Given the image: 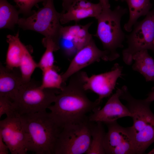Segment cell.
Instances as JSON below:
<instances>
[{"label": "cell", "instance_id": "6da1fadb", "mask_svg": "<svg viewBox=\"0 0 154 154\" xmlns=\"http://www.w3.org/2000/svg\"><path fill=\"white\" fill-rule=\"evenodd\" d=\"M88 76L80 70L72 75L66 85L57 95L53 105L48 108L50 114L61 128L78 123L88 118L87 114L100 108L102 102L91 100L84 86Z\"/></svg>", "mask_w": 154, "mask_h": 154}, {"label": "cell", "instance_id": "7a4b0ae2", "mask_svg": "<svg viewBox=\"0 0 154 154\" xmlns=\"http://www.w3.org/2000/svg\"><path fill=\"white\" fill-rule=\"evenodd\" d=\"M19 116L28 137V151L36 154H54L62 129L49 113L44 111Z\"/></svg>", "mask_w": 154, "mask_h": 154}, {"label": "cell", "instance_id": "3957f363", "mask_svg": "<svg viewBox=\"0 0 154 154\" xmlns=\"http://www.w3.org/2000/svg\"><path fill=\"white\" fill-rule=\"evenodd\" d=\"M120 99L125 100L132 114L133 125L130 127L136 147V154L144 153L154 142V114L150 106L151 102L134 98L126 86L121 88Z\"/></svg>", "mask_w": 154, "mask_h": 154}, {"label": "cell", "instance_id": "277c9868", "mask_svg": "<svg viewBox=\"0 0 154 154\" xmlns=\"http://www.w3.org/2000/svg\"><path fill=\"white\" fill-rule=\"evenodd\" d=\"M127 11L126 9L118 6L113 10L110 8L103 9L95 18L98 24L94 36L102 43L104 50L108 54L109 61L118 58L119 55L117 50L123 47L125 35L121 28V21Z\"/></svg>", "mask_w": 154, "mask_h": 154}, {"label": "cell", "instance_id": "5b68a950", "mask_svg": "<svg viewBox=\"0 0 154 154\" xmlns=\"http://www.w3.org/2000/svg\"><path fill=\"white\" fill-rule=\"evenodd\" d=\"M61 13L56 10L54 0H47L43 7L27 17L20 18L18 26L23 30L36 32L59 46L63 27L60 21ZM60 47V46H59Z\"/></svg>", "mask_w": 154, "mask_h": 154}, {"label": "cell", "instance_id": "8992f818", "mask_svg": "<svg viewBox=\"0 0 154 154\" xmlns=\"http://www.w3.org/2000/svg\"><path fill=\"white\" fill-rule=\"evenodd\" d=\"M38 84L31 80L19 89L13 102L19 116L46 111L60 91L56 89H42Z\"/></svg>", "mask_w": 154, "mask_h": 154}, {"label": "cell", "instance_id": "52a82bcc", "mask_svg": "<svg viewBox=\"0 0 154 154\" xmlns=\"http://www.w3.org/2000/svg\"><path fill=\"white\" fill-rule=\"evenodd\" d=\"M92 123L88 118L64 127L56 143L54 154L86 153L91 141Z\"/></svg>", "mask_w": 154, "mask_h": 154}, {"label": "cell", "instance_id": "ba28073f", "mask_svg": "<svg viewBox=\"0 0 154 154\" xmlns=\"http://www.w3.org/2000/svg\"><path fill=\"white\" fill-rule=\"evenodd\" d=\"M127 36V47L122 51L123 59L127 65L133 62V56L143 50H154V10L150 11L142 21L134 25Z\"/></svg>", "mask_w": 154, "mask_h": 154}, {"label": "cell", "instance_id": "9c48e42d", "mask_svg": "<svg viewBox=\"0 0 154 154\" xmlns=\"http://www.w3.org/2000/svg\"><path fill=\"white\" fill-rule=\"evenodd\" d=\"M108 128L104 145L106 154H136L130 127H123L117 121L105 123Z\"/></svg>", "mask_w": 154, "mask_h": 154}, {"label": "cell", "instance_id": "30bf717a", "mask_svg": "<svg viewBox=\"0 0 154 154\" xmlns=\"http://www.w3.org/2000/svg\"><path fill=\"white\" fill-rule=\"evenodd\" d=\"M0 135L11 154L27 153L28 137L20 116L6 117L1 120Z\"/></svg>", "mask_w": 154, "mask_h": 154}, {"label": "cell", "instance_id": "8fae6325", "mask_svg": "<svg viewBox=\"0 0 154 154\" xmlns=\"http://www.w3.org/2000/svg\"><path fill=\"white\" fill-rule=\"evenodd\" d=\"M101 59L109 61L108 54L106 50L99 49L92 38L77 52L66 70L61 75L63 83L74 74Z\"/></svg>", "mask_w": 154, "mask_h": 154}, {"label": "cell", "instance_id": "7c38bea8", "mask_svg": "<svg viewBox=\"0 0 154 154\" xmlns=\"http://www.w3.org/2000/svg\"><path fill=\"white\" fill-rule=\"evenodd\" d=\"M122 67L116 63L110 71L88 77L84 85V89L98 94V100L102 102L103 99L112 93L117 80L122 75Z\"/></svg>", "mask_w": 154, "mask_h": 154}, {"label": "cell", "instance_id": "4fadbf2b", "mask_svg": "<svg viewBox=\"0 0 154 154\" xmlns=\"http://www.w3.org/2000/svg\"><path fill=\"white\" fill-rule=\"evenodd\" d=\"M122 92L121 88H118L116 92L108 100L102 108L94 110L88 117L92 122L100 121L104 123L117 121L124 117H131L132 114L126 106L123 104L120 100Z\"/></svg>", "mask_w": 154, "mask_h": 154}, {"label": "cell", "instance_id": "5bb4252c", "mask_svg": "<svg viewBox=\"0 0 154 154\" xmlns=\"http://www.w3.org/2000/svg\"><path fill=\"white\" fill-rule=\"evenodd\" d=\"M102 10L99 3H94L88 0H78L71 5L67 12L61 13L60 21L62 24H64L72 21L77 23L88 17L96 18Z\"/></svg>", "mask_w": 154, "mask_h": 154}, {"label": "cell", "instance_id": "9a60e30c", "mask_svg": "<svg viewBox=\"0 0 154 154\" xmlns=\"http://www.w3.org/2000/svg\"><path fill=\"white\" fill-rule=\"evenodd\" d=\"M18 68L13 69L0 65V96L14 102L21 86L25 83Z\"/></svg>", "mask_w": 154, "mask_h": 154}, {"label": "cell", "instance_id": "2e32d148", "mask_svg": "<svg viewBox=\"0 0 154 154\" xmlns=\"http://www.w3.org/2000/svg\"><path fill=\"white\" fill-rule=\"evenodd\" d=\"M92 22L84 25L76 24L62 28L60 38L70 42L78 51L86 44L92 38L88 29Z\"/></svg>", "mask_w": 154, "mask_h": 154}, {"label": "cell", "instance_id": "e0dca14e", "mask_svg": "<svg viewBox=\"0 0 154 154\" xmlns=\"http://www.w3.org/2000/svg\"><path fill=\"white\" fill-rule=\"evenodd\" d=\"M9 45L6 59V67L13 69L19 68L26 46L21 42L19 32L15 35H9L7 36Z\"/></svg>", "mask_w": 154, "mask_h": 154}, {"label": "cell", "instance_id": "ac0fdd59", "mask_svg": "<svg viewBox=\"0 0 154 154\" xmlns=\"http://www.w3.org/2000/svg\"><path fill=\"white\" fill-rule=\"evenodd\" d=\"M134 63L132 69L142 75L147 82L152 81L154 78V59L147 50H141L133 56Z\"/></svg>", "mask_w": 154, "mask_h": 154}, {"label": "cell", "instance_id": "d6986e66", "mask_svg": "<svg viewBox=\"0 0 154 154\" xmlns=\"http://www.w3.org/2000/svg\"><path fill=\"white\" fill-rule=\"evenodd\" d=\"M127 2L129 11V18L124 25L125 30L131 32L132 27L140 17L146 15L150 11L152 5L150 0H124Z\"/></svg>", "mask_w": 154, "mask_h": 154}, {"label": "cell", "instance_id": "ffe728a7", "mask_svg": "<svg viewBox=\"0 0 154 154\" xmlns=\"http://www.w3.org/2000/svg\"><path fill=\"white\" fill-rule=\"evenodd\" d=\"M105 132L103 123L92 122L91 141L86 154H105L104 143Z\"/></svg>", "mask_w": 154, "mask_h": 154}, {"label": "cell", "instance_id": "44dd1931", "mask_svg": "<svg viewBox=\"0 0 154 154\" xmlns=\"http://www.w3.org/2000/svg\"><path fill=\"white\" fill-rule=\"evenodd\" d=\"M20 13L7 0H0V28L13 29L17 24Z\"/></svg>", "mask_w": 154, "mask_h": 154}, {"label": "cell", "instance_id": "7402d4cb", "mask_svg": "<svg viewBox=\"0 0 154 154\" xmlns=\"http://www.w3.org/2000/svg\"><path fill=\"white\" fill-rule=\"evenodd\" d=\"M63 83L61 75L54 67L42 72V82L40 87L42 89H56L61 90L64 85Z\"/></svg>", "mask_w": 154, "mask_h": 154}, {"label": "cell", "instance_id": "603a6c76", "mask_svg": "<svg viewBox=\"0 0 154 154\" xmlns=\"http://www.w3.org/2000/svg\"><path fill=\"white\" fill-rule=\"evenodd\" d=\"M38 63L34 60L29 51L26 47L21 59L19 68L23 82L30 81L31 76L36 68Z\"/></svg>", "mask_w": 154, "mask_h": 154}, {"label": "cell", "instance_id": "cb8c5ba5", "mask_svg": "<svg viewBox=\"0 0 154 154\" xmlns=\"http://www.w3.org/2000/svg\"><path fill=\"white\" fill-rule=\"evenodd\" d=\"M46 50L38 63L39 68L42 72L48 69L54 67V58L53 52L58 50L53 45L46 44L44 45Z\"/></svg>", "mask_w": 154, "mask_h": 154}, {"label": "cell", "instance_id": "d4e9b609", "mask_svg": "<svg viewBox=\"0 0 154 154\" xmlns=\"http://www.w3.org/2000/svg\"><path fill=\"white\" fill-rule=\"evenodd\" d=\"M4 114L7 117L19 116L14 102L7 97L0 96V117Z\"/></svg>", "mask_w": 154, "mask_h": 154}, {"label": "cell", "instance_id": "484cf974", "mask_svg": "<svg viewBox=\"0 0 154 154\" xmlns=\"http://www.w3.org/2000/svg\"><path fill=\"white\" fill-rule=\"evenodd\" d=\"M19 9L20 13L29 16L33 13L31 9L37 3L40 2L45 3L47 0H13Z\"/></svg>", "mask_w": 154, "mask_h": 154}, {"label": "cell", "instance_id": "4316f807", "mask_svg": "<svg viewBox=\"0 0 154 154\" xmlns=\"http://www.w3.org/2000/svg\"><path fill=\"white\" fill-rule=\"evenodd\" d=\"M63 10L62 13H64L67 11L71 5L78 0H62Z\"/></svg>", "mask_w": 154, "mask_h": 154}, {"label": "cell", "instance_id": "83f0119b", "mask_svg": "<svg viewBox=\"0 0 154 154\" xmlns=\"http://www.w3.org/2000/svg\"><path fill=\"white\" fill-rule=\"evenodd\" d=\"M9 149L4 142L1 136L0 135V154H8Z\"/></svg>", "mask_w": 154, "mask_h": 154}, {"label": "cell", "instance_id": "f1b7e54d", "mask_svg": "<svg viewBox=\"0 0 154 154\" xmlns=\"http://www.w3.org/2000/svg\"><path fill=\"white\" fill-rule=\"evenodd\" d=\"M99 3L101 5L103 9H106L110 8V5L109 0H99Z\"/></svg>", "mask_w": 154, "mask_h": 154}, {"label": "cell", "instance_id": "f546056e", "mask_svg": "<svg viewBox=\"0 0 154 154\" xmlns=\"http://www.w3.org/2000/svg\"><path fill=\"white\" fill-rule=\"evenodd\" d=\"M145 99L147 101L151 102L154 101V88L148 94L147 97Z\"/></svg>", "mask_w": 154, "mask_h": 154}, {"label": "cell", "instance_id": "4dcf8cb0", "mask_svg": "<svg viewBox=\"0 0 154 154\" xmlns=\"http://www.w3.org/2000/svg\"><path fill=\"white\" fill-rule=\"evenodd\" d=\"M147 154H154V148L151 150Z\"/></svg>", "mask_w": 154, "mask_h": 154}, {"label": "cell", "instance_id": "1f68e13d", "mask_svg": "<svg viewBox=\"0 0 154 154\" xmlns=\"http://www.w3.org/2000/svg\"><path fill=\"white\" fill-rule=\"evenodd\" d=\"M152 81H153V82H154V78L153 79Z\"/></svg>", "mask_w": 154, "mask_h": 154}, {"label": "cell", "instance_id": "d6a6232c", "mask_svg": "<svg viewBox=\"0 0 154 154\" xmlns=\"http://www.w3.org/2000/svg\"><path fill=\"white\" fill-rule=\"evenodd\" d=\"M116 1H118V0H115ZM121 0V1H124V0Z\"/></svg>", "mask_w": 154, "mask_h": 154}, {"label": "cell", "instance_id": "836d02e7", "mask_svg": "<svg viewBox=\"0 0 154 154\" xmlns=\"http://www.w3.org/2000/svg\"></svg>", "mask_w": 154, "mask_h": 154}]
</instances>
